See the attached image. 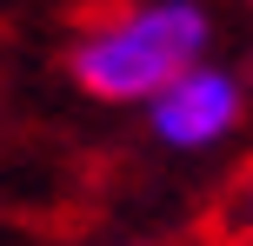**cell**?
Instances as JSON below:
<instances>
[{"label": "cell", "instance_id": "cell-1", "mask_svg": "<svg viewBox=\"0 0 253 246\" xmlns=\"http://www.w3.org/2000/svg\"><path fill=\"white\" fill-rule=\"evenodd\" d=\"M200 60H213L207 0H100L67 34V80L100 106L147 113Z\"/></svg>", "mask_w": 253, "mask_h": 246}, {"label": "cell", "instance_id": "cell-2", "mask_svg": "<svg viewBox=\"0 0 253 246\" xmlns=\"http://www.w3.org/2000/svg\"><path fill=\"white\" fill-rule=\"evenodd\" d=\"M247 106H253V87L233 60H200L147 106V133L167 146V153H213L227 146L233 133L247 127Z\"/></svg>", "mask_w": 253, "mask_h": 246}, {"label": "cell", "instance_id": "cell-3", "mask_svg": "<svg viewBox=\"0 0 253 246\" xmlns=\"http://www.w3.org/2000/svg\"><path fill=\"white\" fill-rule=\"evenodd\" d=\"M207 246H253V153L233 167L227 193L213 207V226H207Z\"/></svg>", "mask_w": 253, "mask_h": 246}, {"label": "cell", "instance_id": "cell-4", "mask_svg": "<svg viewBox=\"0 0 253 246\" xmlns=\"http://www.w3.org/2000/svg\"><path fill=\"white\" fill-rule=\"evenodd\" d=\"M114 246H200V240H114Z\"/></svg>", "mask_w": 253, "mask_h": 246}, {"label": "cell", "instance_id": "cell-5", "mask_svg": "<svg viewBox=\"0 0 253 246\" xmlns=\"http://www.w3.org/2000/svg\"><path fill=\"white\" fill-rule=\"evenodd\" d=\"M247 7H253V0H247Z\"/></svg>", "mask_w": 253, "mask_h": 246}]
</instances>
